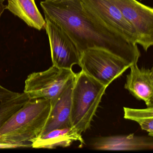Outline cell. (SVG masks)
Here are the masks:
<instances>
[{
  "label": "cell",
  "instance_id": "cell-4",
  "mask_svg": "<svg viewBox=\"0 0 153 153\" xmlns=\"http://www.w3.org/2000/svg\"><path fill=\"white\" fill-rule=\"evenodd\" d=\"M79 57L81 70L107 87L133 65L102 48L86 49L79 54Z\"/></svg>",
  "mask_w": 153,
  "mask_h": 153
},
{
  "label": "cell",
  "instance_id": "cell-7",
  "mask_svg": "<svg viewBox=\"0 0 153 153\" xmlns=\"http://www.w3.org/2000/svg\"><path fill=\"white\" fill-rule=\"evenodd\" d=\"M45 20L53 65L68 69H72L74 65L79 66V53L73 41L60 27L49 19Z\"/></svg>",
  "mask_w": 153,
  "mask_h": 153
},
{
  "label": "cell",
  "instance_id": "cell-5",
  "mask_svg": "<svg viewBox=\"0 0 153 153\" xmlns=\"http://www.w3.org/2000/svg\"><path fill=\"white\" fill-rule=\"evenodd\" d=\"M75 75L72 69L52 65L46 70L29 74L25 81L24 93L30 100L42 98L53 105L67 81Z\"/></svg>",
  "mask_w": 153,
  "mask_h": 153
},
{
  "label": "cell",
  "instance_id": "cell-17",
  "mask_svg": "<svg viewBox=\"0 0 153 153\" xmlns=\"http://www.w3.org/2000/svg\"><path fill=\"white\" fill-rule=\"evenodd\" d=\"M18 148L26 147L23 145L9 144V143L0 142V149H13Z\"/></svg>",
  "mask_w": 153,
  "mask_h": 153
},
{
  "label": "cell",
  "instance_id": "cell-13",
  "mask_svg": "<svg viewBox=\"0 0 153 153\" xmlns=\"http://www.w3.org/2000/svg\"><path fill=\"white\" fill-rule=\"evenodd\" d=\"M7 9L19 17L28 26L41 30L46 21L37 8L35 0H8Z\"/></svg>",
  "mask_w": 153,
  "mask_h": 153
},
{
  "label": "cell",
  "instance_id": "cell-1",
  "mask_svg": "<svg viewBox=\"0 0 153 153\" xmlns=\"http://www.w3.org/2000/svg\"><path fill=\"white\" fill-rule=\"evenodd\" d=\"M40 4L45 19L67 33L79 54L88 48H102L132 64L137 63L140 56L137 45L105 25L80 0H44Z\"/></svg>",
  "mask_w": 153,
  "mask_h": 153
},
{
  "label": "cell",
  "instance_id": "cell-10",
  "mask_svg": "<svg viewBox=\"0 0 153 153\" xmlns=\"http://www.w3.org/2000/svg\"><path fill=\"white\" fill-rule=\"evenodd\" d=\"M92 148L110 151H134L153 149V137L136 136L134 134L101 137L92 143Z\"/></svg>",
  "mask_w": 153,
  "mask_h": 153
},
{
  "label": "cell",
  "instance_id": "cell-12",
  "mask_svg": "<svg viewBox=\"0 0 153 153\" xmlns=\"http://www.w3.org/2000/svg\"><path fill=\"white\" fill-rule=\"evenodd\" d=\"M76 141L85 144L81 134L72 127L53 130L33 140L31 146L33 148H65Z\"/></svg>",
  "mask_w": 153,
  "mask_h": 153
},
{
  "label": "cell",
  "instance_id": "cell-11",
  "mask_svg": "<svg viewBox=\"0 0 153 153\" xmlns=\"http://www.w3.org/2000/svg\"><path fill=\"white\" fill-rule=\"evenodd\" d=\"M130 68L124 85L125 89L136 99L144 101L147 107H153V68H140L135 63Z\"/></svg>",
  "mask_w": 153,
  "mask_h": 153
},
{
  "label": "cell",
  "instance_id": "cell-6",
  "mask_svg": "<svg viewBox=\"0 0 153 153\" xmlns=\"http://www.w3.org/2000/svg\"><path fill=\"white\" fill-rule=\"evenodd\" d=\"M126 20L135 29L137 45L147 51L153 45V9L137 0H115Z\"/></svg>",
  "mask_w": 153,
  "mask_h": 153
},
{
  "label": "cell",
  "instance_id": "cell-16",
  "mask_svg": "<svg viewBox=\"0 0 153 153\" xmlns=\"http://www.w3.org/2000/svg\"><path fill=\"white\" fill-rule=\"evenodd\" d=\"M20 93L11 91L0 84V102H4L16 97Z\"/></svg>",
  "mask_w": 153,
  "mask_h": 153
},
{
  "label": "cell",
  "instance_id": "cell-9",
  "mask_svg": "<svg viewBox=\"0 0 153 153\" xmlns=\"http://www.w3.org/2000/svg\"><path fill=\"white\" fill-rule=\"evenodd\" d=\"M75 76V75L67 81L51 105L50 115L41 136L56 129L72 128L71 112Z\"/></svg>",
  "mask_w": 153,
  "mask_h": 153
},
{
  "label": "cell",
  "instance_id": "cell-18",
  "mask_svg": "<svg viewBox=\"0 0 153 153\" xmlns=\"http://www.w3.org/2000/svg\"><path fill=\"white\" fill-rule=\"evenodd\" d=\"M5 0H0V18L1 17L2 13L4 12V10L7 9V6L4 4V1Z\"/></svg>",
  "mask_w": 153,
  "mask_h": 153
},
{
  "label": "cell",
  "instance_id": "cell-3",
  "mask_svg": "<svg viewBox=\"0 0 153 153\" xmlns=\"http://www.w3.org/2000/svg\"><path fill=\"white\" fill-rule=\"evenodd\" d=\"M106 88L83 71L75 74L71 119L72 127L80 134L90 128Z\"/></svg>",
  "mask_w": 153,
  "mask_h": 153
},
{
  "label": "cell",
  "instance_id": "cell-8",
  "mask_svg": "<svg viewBox=\"0 0 153 153\" xmlns=\"http://www.w3.org/2000/svg\"><path fill=\"white\" fill-rule=\"evenodd\" d=\"M85 7L105 25L137 45V34L119 10L115 0H80Z\"/></svg>",
  "mask_w": 153,
  "mask_h": 153
},
{
  "label": "cell",
  "instance_id": "cell-2",
  "mask_svg": "<svg viewBox=\"0 0 153 153\" xmlns=\"http://www.w3.org/2000/svg\"><path fill=\"white\" fill-rule=\"evenodd\" d=\"M51 109L49 100L29 99L0 128V142L32 147L41 136Z\"/></svg>",
  "mask_w": 153,
  "mask_h": 153
},
{
  "label": "cell",
  "instance_id": "cell-15",
  "mask_svg": "<svg viewBox=\"0 0 153 153\" xmlns=\"http://www.w3.org/2000/svg\"><path fill=\"white\" fill-rule=\"evenodd\" d=\"M29 100L28 97L23 92L16 97L0 102V128Z\"/></svg>",
  "mask_w": 153,
  "mask_h": 153
},
{
  "label": "cell",
  "instance_id": "cell-14",
  "mask_svg": "<svg viewBox=\"0 0 153 153\" xmlns=\"http://www.w3.org/2000/svg\"><path fill=\"white\" fill-rule=\"evenodd\" d=\"M124 118L139 123L141 128L146 131L149 136H153V107L145 109L123 107Z\"/></svg>",
  "mask_w": 153,
  "mask_h": 153
}]
</instances>
